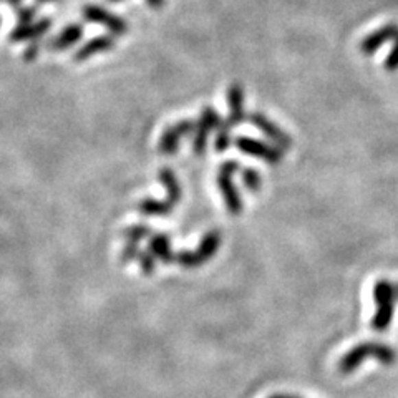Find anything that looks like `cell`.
I'll list each match as a JSON object with an SVG mask.
<instances>
[{
  "label": "cell",
  "instance_id": "6da1fadb",
  "mask_svg": "<svg viewBox=\"0 0 398 398\" xmlns=\"http://www.w3.org/2000/svg\"><path fill=\"white\" fill-rule=\"evenodd\" d=\"M365 360H377L382 365L395 364L397 353L390 345L382 342H362L355 345L338 360V372L342 375H350L364 364Z\"/></svg>",
  "mask_w": 398,
  "mask_h": 398
},
{
  "label": "cell",
  "instance_id": "7a4b0ae2",
  "mask_svg": "<svg viewBox=\"0 0 398 398\" xmlns=\"http://www.w3.org/2000/svg\"><path fill=\"white\" fill-rule=\"evenodd\" d=\"M158 178L166 189V199H163V201H158L154 198L143 199L138 204V211L143 216H168L181 201V185H179L176 173L169 168H163L159 169Z\"/></svg>",
  "mask_w": 398,
  "mask_h": 398
},
{
  "label": "cell",
  "instance_id": "3957f363",
  "mask_svg": "<svg viewBox=\"0 0 398 398\" xmlns=\"http://www.w3.org/2000/svg\"><path fill=\"white\" fill-rule=\"evenodd\" d=\"M397 288L390 281H378L373 288V297H375L377 312L373 316L372 325L373 330L382 332L390 325L393 317V310H395V298H397Z\"/></svg>",
  "mask_w": 398,
  "mask_h": 398
},
{
  "label": "cell",
  "instance_id": "277c9868",
  "mask_svg": "<svg viewBox=\"0 0 398 398\" xmlns=\"http://www.w3.org/2000/svg\"><path fill=\"white\" fill-rule=\"evenodd\" d=\"M221 246V234L218 231H209L202 236L201 242L194 250H181L176 254V262L185 269H196L216 256Z\"/></svg>",
  "mask_w": 398,
  "mask_h": 398
},
{
  "label": "cell",
  "instance_id": "5b68a950",
  "mask_svg": "<svg viewBox=\"0 0 398 398\" xmlns=\"http://www.w3.org/2000/svg\"><path fill=\"white\" fill-rule=\"evenodd\" d=\"M241 169V165L237 161H226L222 163L218 173V186L221 191L222 199H224L226 208L233 216H237L242 211V198L239 189L234 186L233 176Z\"/></svg>",
  "mask_w": 398,
  "mask_h": 398
},
{
  "label": "cell",
  "instance_id": "8992f818",
  "mask_svg": "<svg viewBox=\"0 0 398 398\" xmlns=\"http://www.w3.org/2000/svg\"><path fill=\"white\" fill-rule=\"evenodd\" d=\"M222 119L219 117L216 110H213L211 106H204L201 111V117H199L196 128H194V139H193V150L196 154H204L206 148H208V139L211 131L216 130L221 126Z\"/></svg>",
  "mask_w": 398,
  "mask_h": 398
},
{
  "label": "cell",
  "instance_id": "52a82bcc",
  "mask_svg": "<svg viewBox=\"0 0 398 398\" xmlns=\"http://www.w3.org/2000/svg\"><path fill=\"white\" fill-rule=\"evenodd\" d=\"M236 148L242 151V153L249 154V156L262 159V161L272 166L279 165L282 161V154H284V151L279 150L277 146H270L268 143L248 137H239L236 139Z\"/></svg>",
  "mask_w": 398,
  "mask_h": 398
},
{
  "label": "cell",
  "instance_id": "ba28073f",
  "mask_svg": "<svg viewBox=\"0 0 398 398\" xmlns=\"http://www.w3.org/2000/svg\"><path fill=\"white\" fill-rule=\"evenodd\" d=\"M83 17L89 20V22L100 23V25L106 27L113 35H123L128 32V23H126L125 19L111 14L110 10H105L100 5L83 7Z\"/></svg>",
  "mask_w": 398,
  "mask_h": 398
},
{
  "label": "cell",
  "instance_id": "9c48e42d",
  "mask_svg": "<svg viewBox=\"0 0 398 398\" xmlns=\"http://www.w3.org/2000/svg\"><path fill=\"white\" fill-rule=\"evenodd\" d=\"M194 125L191 119H181L176 125L169 126V128L165 130V133L161 134V139H159L158 150L161 154H174L179 148V141L183 138L188 137V134L194 133Z\"/></svg>",
  "mask_w": 398,
  "mask_h": 398
},
{
  "label": "cell",
  "instance_id": "30bf717a",
  "mask_svg": "<svg viewBox=\"0 0 398 398\" xmlns=\"http://www.w3.org/2000/svg\"><path fill=\"white\" fill-rule=\"evenodd\" d=\"M249 121L253 123L256 128L261 130L262 134H266V137H268L270 141L274 143V146H277L279 150L285 151V150H289L290 146H292V143H294L292 138H290L289 134L281 128V126L276 125L274 121H270V119L266 117V115L250 113Z\"/></svg>",
  "mask_w": 398,
  "mask_h": 398
},
{
  "label": "cell",
  "instance_id": "8fae6325",
  "mask_svg": "<svg viewBox=\"0 0 398 398\" xmlns=\"http://www.w3.org/2000/svg\"><path fill=\"white\" fill-rule=\"evenodd\" d=\"M228 103H229V117L224 119V125L231 130L236 125H241L246 119L244 110V90L239 83H233L228 90Z\"/></svg>",
  "mask_w": 398,
  "mask_h": 398
},
{
  "label": "cell",
  "instance_id": "7c38bea8",
  "mask_svg": "<svg viewBox=\"0 0 398 398\" xmlns=\"http://www.w3.org/2000/svg\"><path fill=\"white\" fill-rule=\"evenodd\" d=\"M51 27V20L50 19H40L38 22H32V23H23V25L15 27L14 30L10 32L9 40L14 43L20 42H32V40H37L40 37L47 34Z\"/></svg>",
  "mask_w": 398,
  "mask_h": 398
},
{
  "label": "cell",
  "instance_id": "4fadbf2b",
  "mask_svg": "<svg viewBox=\"0 0 398 398\" xmlns=\"http://www.w3.org/2000/svg\"><path fill=\"white\" fill-rule=\"evenodd\" d=\"M397 35H398V25H395V23H387V25L380 27V29L373 32V34L367 35V37L362 40L360 50L364 51V55L370 57V55L375 54V51L380 49L384 43H387L388 40H395Z\"/></svg>",
  "mask_w": 398,
  "mask_h": 398
},
{
  "label": "cell",
  "instance_id": "5bb4252c",
  "mask_svg": "<svg viewBox=\"0 0 398 398\" xmlns=\"http://www.w3.org/2000/svg\"><path fill=\"white\" fill-rule=\"evenodd\" d=\"M83 32L85 30H83L82 23H70V25H67L58 35H55V37H51L49 42H47V49L54 51L71 49L75 43H78L80 40H82Z\"/></svg>",
  "mask_w": 398,
  "mask_h": 398
},
{
  "label": "cell",
  "instance_id": "9a60e30c",
  "mask_svg": "<svg viewBox=\"0 0 398 398\" xmlns=\"http://www.w3.org/2000/svg\"><path fill=\"white\" fill-rule=\"evenodd\" d=\"M115 43L117 42H115V38L111 37V35H98V37L83 43V45L75 51L73 60L75 62H85V60L91 58L93 55L115 49Z\"/></svg>",
  "mask_w": 398,
  "mask_h": 398
},
{
  "label": "cell",
  "instance_id": "2e32d148",
  "mask_svg": "<svg viewBox=\"0 0 398 398\" xmlns=\"http://www.w3.org/2000/svg\"><path fill=\"white\" fill-rule=\"evenodd\" d=\"M150 250L153 253V256L159 259L165 264H171V262L176 261V254H174L173 248H171V239L168 234L159 233V234H151L150 236Z\"/></svg>",
  "mask_w": 398,
  "mask_h": 398
},
{
  "label": "cell",
  "instance_id": "e0dca14e",
  "mask_svg": "<svg viewBox=\"0 0 398 398\" xmlns=\"http://www.w3.org/2000/svg\"><path fill=\"white\" fill-rule=\"evenodd\" d=\"M123 236H125L126 242H134V244H139L143 239L151 236V229L146 224H134V226H130L128 229H125Z\"/></svg>",
  "mask_w": 398,
  "mask_h": 398
},
{
  "label": "cell",
  "instance_id": "ac0fdd59",
  "mask_svg": "<svg viewBox=\"0 0 398 398\" xmlns=\"http://www.w3.org/2000/svg\"><path fill=\"white\" fill-rule=\"evenodd\" d=\"M241 178H242V183H244V186L249 191H253V193H257V191H261V188H262V178H261V174H259L256 169H253V168L242 169Z\"/></svg>",
  "mask_w": 398,
  "mask_h": 398
},
{
  "label": "cell",
  "instance_id": "d6986e66",
  "mask_svg": "<svg viewBox=\"0 0 398 398\" xmlns=\"http://www.w3.org/2000/svg\"><path fill=\"white\" fill-rule=\"evenodd\" d=\"M214 146H216L218 153H222V151H226L231 146V128L226 126L224 123H221V126L218 128Z\"/></svg>",
  "mask_w": 398,
  "mask_h": 398
},
{
  "label": "cell",
  "instance_id": "ffe728a7",
  "mask_svg": "<svg viewBox=\"0 0 398 398\" xmlns=\"http://www.w3.org/2000/svg\"><path fill=\"white\" fill-rule=\"evenodd\" d=\"M139 268H141V272L146 274V276H151V274L154 272V269H156V257L153 256V253L151 250H143V253H139Z\"/></svg>",
  "mask_w": 398,
  "mask_h": 398
},
{
  "label": "cell",
  "instance_id": "44dd1931",
  "mask_svg": "<svg viewBox=\"0 0 398 398\" xmlns=\"http://www.w3.org/2000/svg\"><path fill=\"white\" fill-rule=\"evenodd\" d=\"M139 244H134V242H126L125 248H123L121 254H119V261L123 262V264H128V262L133 261V259H137L139 256Z\"/></svg>",
  "mask_w": 398,
  "mask_h": 398
},
{
  "label": "cell",
  "instance_id": "7402d4cb",
  "mask_svg": "<svg viewBox=\"0 0 398 398\" xmlns=\"http://www.w3.org/2000/svg\"><path fill=\"white\" fill-rule=\"evenodd\" d=\"M40 49H42L40 40H32L29 45H27L25 51H23V60H25V62H34V60L40 55Z\"/></svg>",
  "mask_w": 398,
  "mask_h": 398
},
{
  "label": "cell",
  "instance_id": "603a6c76",
  "mask_svg": "<svg viewBox=\"0 0 398 398\" xmlns=\"http://www.w3.org/2000/svg\"><path fill=\"white\" fill-rule=\"evenodd\" d=\"M37 15V7H23V9L17 10V20L19 25H23V23H32V20Z\"/></svg>",
  "mask_w": 398,
  "mask_h": 398
},
{
  "label": "cell",
  "instance_id": "cb8c5ba5",
  "mask_svg": "<svg viewBox=\"0 0 398 398\" xmlns=\"http://www.w3.org/2000/svg\"><path fill=\"white\" fill-rule=\"evenodd\" d=\"M385 69L388 71H395L398 70V35L395 38V45H393L392 51L387 58H385Z\"/></svg>",
  "mask_w": 398,
  "mask_h": 398
},
{
  "label": "cell",
  "instance_id": "d4e9b609",
  "mask_svg": "<svg viewBox=\"0 0 398 398\" xmlns=\"http://www.w3.org/2000/svg\"><path fill=\"white\" fill-rule=\"evenodd\" d=\"M146 3H148L151 9H161L165 5V0H146Z\"/></svg>",
  "mask_w": 398,
  "mask_h": 398
},
{
  "label": "cell",
  "instance_id": "484cf974",
  "mask_svg": "<svg viewBox=\"0 0 398 398\" xmlns=\"http://www.w3.org/2000/svg\"><path fill=\"white\" fill-rule=\"evenodd\" d=\"M269 398H301V397L288 395V393H279V395H272V397H269Z\"/></svg>",
  "mask_w": 398,
  "mask_h": 398
},
{
  "label": "cell",
  "instance_id": "4316f807",
  "mask_svg": "<svg viewBox=\"0 0 398 398\" xmlns=\"http://www.w3.org/2000/svg\"><path fill=\"white\" fill-rule=\"evenodd\" d=\"M3 2L9 3L10 7H19V5H20V2H22V0H3Z\"/></svg>",
  "mask_w": 398,
  "mask_h": 398
},
{
  "label": "cell",
  "instance_id": "83f0119b",
  "mask_svg": "<svg viewBox=\"0 0 398 398\" xmlns=\"http://www.w3.org/2000/svg\"><path fill=\"white\" fill-rule=\"evenodd\" d=\"M51 2H55V0H35L37 5H43V3H51Z\"/></svg>",
  "mask_w": 398,
  "mask_h": 398
},
{
  "label": "cell",
  "instance_id": "f1b7e54d",
  "mask_svg": "<svg viewBox=\"0 0 398 398\" xmlns=\"http://www.w3.org/2000/svg\"><path fill=\"white\" fill-rule=\"evenodd\" d=\"M108 2H113V3H117V2H121V0H108Z\"/></svg>",
  "mask_w": 398,
  "mask_h": 398
},
{
  "label": "cell",
  "instance_id": "f546056e",
  "mask_svg": "<svg viewBox=\"0 0 398 398\" xmlns=\"http://www.w3.org/2000/svg\"><path fill=\"white\" fill-rule=\"evenodd\" d=\"M397 294H398V285H397Z\"/></svg>",
  "mask_w": 398,
  "mask_h": 398
},
{
  "label": "cell",
  "instance_id": "4dcf8cb0",
  "mask_svg": "<svg viewBox=\"0 0 398 398\" xmlns=\"http://www.w3.org/2000/svg\"><path fill=\"white\" fill-rule=\"evenodd\" d=\"M0 2H3V0H0Z\"/></svg>",
  "mask_w": 398,
  "mask_h": 398
}]
</instances>
